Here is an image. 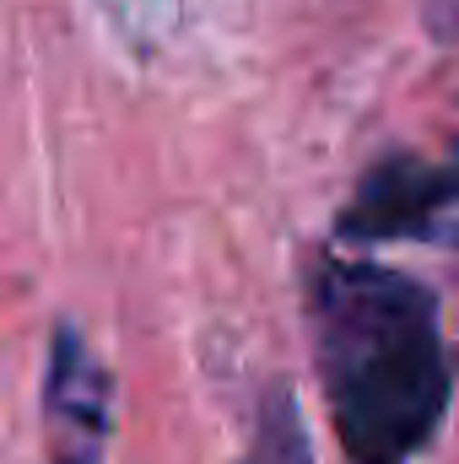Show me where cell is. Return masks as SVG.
<instances>
[{
	"instance_id": "2",
	"label": "cell",
	"mask_w": 459,
	"mask_h": 464,
	"mask_svg": "<svg viewBox=\"0 0 459 464\" xmlns=\"http://www.w3.org/2000/svg\"><path fill=\"white\" fill-rule=\"evenodd\" d=\"M351 243H438L459 248V140L438 157L395 151L373 162L341 211Z\"/></svg>"
},
{
	"instance_id": "3",
	"label": "cell",
	"mask_w": 459,
	"mask_h": 464,
	"mask_svg": "<svg viewBox=\"0 0 459 464\" xmlns=\"http://www.w3.org/2000/svg\"><path fill=\"white\" fill-rule=\"evenodd\" d=\"M44 400H49V427L65 438V459L98 464V449L109 438V378L98 372V362L71 330L54 335Z\"/></svg>"
},
{
	"instance_id": "4",
	"label": "cell",
	"mask_w": 459,
	"mask_h": 464,
	"mask_svg": "<svg viewBox=\"0 0 459 464\" xmlns=\"http://www.w3.org/2000/svg\"><path fill=\"white\" fill-rule=\"evenodd\" d=\"M238 464H314L308 427H303V411H298L292 389H270V394H265L254 443H249V454Z\"/></svg>"
},
{
	"instance_id": "1",
	"label": "cell",
	"mask_w": 459,
	"mask_h": 464,
	"mask_svg": "<svg viewBox=\"0 0 459 464\" xmlns=\"http://www.w3.org/2000/svg\"><path fill=\"white\" fill-rule=\"evenodd\" d=\"M308 324L346 459L405 464L454 394L433 292L389 265L325 254L308 270Z\"/></svg>"
}]
</instances>
